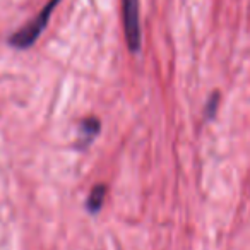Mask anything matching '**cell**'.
<instances>
[{
	"label": "cell",
	"mask_w": 250,
	"mask_h": 250,
	"mask_svg": "<svg viewBox=\"0 0 250 250\" xmlns=\"http://www.w3.org/2000/svg\"><path fill=\"white\" fill-rule=\"evenodd\" d=\"M59 4H60V0H50L48 4L36 14V18H33L31 21L22 26L19 31H16L14 35L9 36V45L18 50H26L35 45L36 40L40 38V35L45 31L46 24H48L50 18H52L53 11H55V7Z\"/></svg>",
	"instance_id": "1"
},
{
	"label": "cell",
	"mask_w": 250,
	"mask_h": 250,
	"mask_svg": "<svg viewBox=\"0 0 250 250\" xmlns=\"http://www.w3.org/2000/svg\"><path fill=\"white\" fill-rule=\"evenodd\" d=\"M124 12V33L127 45L132 53L141 50V19H139V0H122Z\"/></svg>",
	"instance_id": "2"
},
{
	"label": "cell",
	"mask_w": 250,
	"mask_h": 250,
	"mask_svg": "<svg viewBox=\"0 0 250 250\" xmlns=\"http://www.w3.org/2000/svg\"><path fill=\"white\" fill-rule=\"evenodd\" d=\"M101 129V124L96 117H89V118H84L81 122V130H79V139H81V146L86 147L94 137L98 136Z\"/></svg>",
	"instance_id": "3"
},
{
	"label": "cell",
	"mask_w": 250,
	"mask_h": 250,
	"mask_svg": "<svg viewBox=\"0 0 250 250\" xmlns=\"http://www.w3.org/2000/svg\"><path fill=\"white\" fill-rule=\"evenodd\" d=\"M104 195H106V187H104V185H96V187H93V190H91V194H89V199H87V209H89L91 212H96L98 209L101 208V204H103Z\"/></svg>",
	"instance_id": "4"
},
{
	"label": "cell",
	"mask_w": 250,
	"mask_h": 250,
	"mask_svg": "<svg viewBox=\"0 0 250 250\" xmlns=\"http://www.w3.org/2000/svg\"><path fill=\"white\" fill-rule=\"evenodd\" d=\"M218 101H219V96L218 94H212L211 98H209L208 104H206V118H212L216 113V106H218Z\"/></svg>",
	"instance_id": "5"
}]
</instances>
